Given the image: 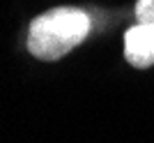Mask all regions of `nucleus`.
Masks as SVG:
<instances>
[{
  "label": "nucleus",
  "instance_id": "f257e3e1",
  "mask_svg": "<svg viewBox=\"0 0 154 143\" xmlns=\"http://www.w3.org/2000/svg\"><path fill=\"white\" fill-rule=\"evenodd\" d=\"M92 30L90 16L74 7H55L32 19L28 28V51L39 60L53 62L74 51Z\"/></svg>",
  "mask_w": 154,
  "mask_h": 143
},
{
  "label": "nucleus",
  "instance_id": "f03ea898",
  "mask_svg": "<svg viewBox=\"0 0 154 143\" xmlns=\"http://www.w3.org/2000/svg\"><path fill=\"white\" fill-rule=\"evenodd\" d=\"M124 58L136 69H147L154 65V21L138 23L124 35Z\"/></svg>",
  "mask_w": 154,
  "mask_h": 143
}]
</instances>
